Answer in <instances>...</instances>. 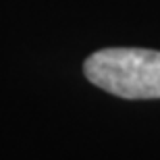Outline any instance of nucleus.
<instances>
[{"instance_id": "obj_1", "label": "nucleus", "mask_w": 160, "mask_h": 160, "mask_svg": "<svg viewBox=\"0 0 160 160\" xmlns=\"http://www.w3.org/2000/svg\"><path fill=\"white\" fill-rule=\"evenodd\" d=\"M83 73L112 96L127 100L160 98V52L146 48H106L88 56Z\"/></svg>"}]
</instances>
